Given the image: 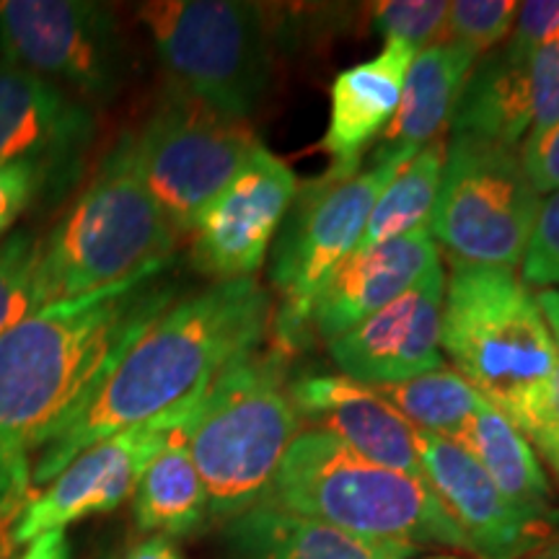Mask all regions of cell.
<instances>
[{
  "label": "cell",
  "instance_id": "6da1fadb",
  "mask_svg": "<svg viewBox=\"0 0 559 559\" xmlns=\"http://www.w3.org/2000/svg\"><path fill=\"white\" fill-rule=\"evenodd\" d=\"M158 275L47 306L0 337V515L19 513L32 487L34 456L86 407L138 334L171 306L174 288Z\"/></svg>",
  "mask_w": 559,
  "mask_h": 559
},
{
  "label": "cell",
  "instance_id": "7a4b0ae2",
  "mask_svg": "<svg viewBox=\"0 0 559 559\" xmlns=\"http://www.w3.org/2000/svg\"><path fill=\"white\" fill-rule=\"evenodd\" d=\"M275 300L257 277L223 280L171 304L124 349L79 415L37 453L32 485H47L104 438L177 415L243 355L262 347Z\"/></svg>",
  "mask_w": 559,
  "mask_h": 559
},
{
  "label": "cell",
  "instance_id": "3957f363",
  "mask_svg": "<svg viewBox=\"0 0 559 559\" xmlns=\"http://www.w3.org/2000/svg\"><path fill=\"white\" fill-rule=\"evenodd\" d=\"M440 347L485 400L519 428L559 481L557 342L536 293L515 270L453 264Z\"/></svg>",
  "mask_w": 559,
  "mask_h": 559
},
{
  "label": "cell",
  "instance_id": "277c9868",
  "mask_svg": "<svg viewBox=\"0 0 559 559\" xmlns=\"http://www.w3.org/2000/svg\"><path fill=\"white\" fill-rule=\"evenodd\" d=\"M177 241L179 234L140 174L135 132H122L62 221L41 239L39 311L158 275Z\"/></svg>",
  "mask_w": 559,
  "mask_h": 559
},
{
  "label": "cell",
  "instance_id": "5b68a950",
  "mask_svg": "<svg viewBox=\"0 0 559 559\" xmlns=\"http://www.w3.org/2000/svg\"><path fill=\"white\" fill-rule=\"evenodd\" d=\"M290 355L257 347L210 386L187 445L207 495L210 521H234L267 495L304 419L290 400Z\"/></svg>",
  "mask_w": 559,
  "mask_h": 559
},
{
  "label": "cell",
  "instance_id": "8992f818",
  "mask_svg": "<svg viewBox=\"0 0 559 559\" xmlns=\"http://www.w3.org/2000/svg\"><path fill=\"white\" fill-rule=\"evenodd\" d=\"M260 506L366 539L469 551L464 534L423 477L373 464L313 428H304L293 440Z\"/></svg>",
  "mask_w": 559,
  "mask_h": 559
},
{
  "label": "cell",
  "instance_id": "52a82bcc",
  "mask_svg": "<svg viewBox=\"0 0 559 559\" xmlns=\"http://www.w3.org/2000/svg\"><path fill=\"white\" fill-rule=\"evenodd\" d=\"M169 86L247 120L272 81L267 13L241 0H153L138 5Z\"/></svg>",
  "mask_w": 559,
  "mask_h": 559
},
{
  "label": "cell",
  "instance_id": "ba28073f",
  "mask_svg": "<svg viewBox=\"0 0 559 559\" xmlns=\"http://www.w3.org/2000/svg\"><path fill=\"white\" fill-rule=\"evenodd\" d=\"M542 200L521 151L451 132L430 236L453 264L519 270Z\"/></svg>",
  "mask_w": 559,
  "mask_h": 559
},
{
  "label": "cell",
  "instance_id": "9c48e42d",
  "mask_svg": "<svg viewBox=\"0 0 559 559\" xmlns=\"http://www.w3.org/2000/svg\"><path fill=\"white\" fill-rule=\"evenodd\" d=\"M402 164H368L347 179H313L296 194L272 247L270 285L277 304L272 311L275 345L293 355L309 337V313L321 288L358 249L370 207Z\"/></svg>",
  "mask_w": 559,
  "mask_h": 559
},
{
  "label": "cell",
  "instance_id": "30bf717a",
  "mask_svg": "<svg viewBox=\"0 0 559 559\" xmlns=\"http://www.w3.org/2000/svg\"><path fill=\"white\" fill-rule=\"evenodd\" d=\"M257 145L260 138L247 120L223 115L169 83L135 132L145 187L179 236L190 234Z\"/></svg>",
  "mask_w": 559,
  "mask_h": 559
},
{
  "label": "cell",
  "instance_id": "8fae6325",
  "mask_svg": "<svg viewBox=\"0 0 559 559\" xmlns=\"http://www.w3.org/2000/svg\"><path fill=\"white\" fill-rule=\"evenodd\" d=\"M0 52L83 104H109L128 81L115 11L91 0H0Z\"/></svg>",
  "mask_w": 559,
  "mask_h": 559
},
{
  "label": "cell",
  "instance_id": "7c38bea8",
  "mask_svg": "<svg viewBox=\"0 0 559 559\" xmlns=\"http://www.w3.org/2000/svg\"><path fill=\"white\" fill-rule=\"evenodd\" d=\"M198 407L200 404H194L177 415L122 430L81 451L47 489L26 498L19 508L11 526V542L32 544L41 534L66 531L70 523L120 508L130 495H135L138 481L151 461L181 425L190 423Z\"/></svg>",
  "mask_w": 559,
  "mask_h": 559
},
{
  "label": "cell",
  "instance_id": "4fadbf2b",
  "mask_svg": "<svg viewBox=\"0 0 559 559\" xmlns=\"http://www.w3.org/2000/svg\"><path fill=\"white\" fill-rule=\"evenodd\" d=\"M298 194L296 174L260 143L241 171L210 200L190 230L194 270L223 280L257 277Z\"/></svg>",
  "mask_w": 559,
  "mask_h": 559
},
{
  "label": "cell",
  "instance_id": "5bb4252c",
  "mask_svg": "<svg viewBox=\"0 0 559 559\" xmlns=\"http://www.w3.org/2000/svg\"><path fill=\"white\" fill-rule=\"evenodd\" d=\"M94 138L88 104L0 60V164L37 166L47 194H66L81 179Z\"/></svg>",
  "mask_w": 559,
  "mask_h": 559
},
{
  "label": "cell",
  "instance_id": "9a60e30c",
  "mask_svg": "<svg viewBox=\"0 0 559 559\" xmlns=\"http://www.w3.org/2000/svg\"><path fill=\"white\" fill-rule=\"evenodd\" d=\"M443 300L445 272L438 262L400 298L326 342L340 373L366 386H386L443 366Z\"/></svg>",
  "mask_w": 559,
  "mask_h": 559
},
{
  "label": "cell",
  "instance_id": "2e32d148",
  "mask_svg": "<svg viewBox=\"0 0 559 559\" xmlns=\"http://www.w3.org/2000/svg\"><path fill=\"white\" fill-rule=\"evenodd\" d=\"M417 453L423 479L477 559H523L555 536L559 521L531 515L508 500L453 440L417 430Z\"/></svg>",
  "mask_w": 559,
  "mask_h": 559
},
{
  "label": "cell",
  "instance_id": "e0dca14e",
  "mask_svg": "<svg viewBox=\"0 0 559 559\" xmlns=\"http://www.w3.org/2000/svg\"><path fill=\"white\" fill-rule=\"evenodd\" d=\"M288 389L293 407L313 430L337 438L373 464L423 477L417 430L373 386L342 373H304L290 379Z\"/></svg>",
  "mask_w": 559,
  "mask_h": 559
},
{
  "label": "cell",
  "instance_id": "ac0fdd59",
  "mask_svg": "<svg viewBox=\"0 0 559 559\" xmlns=\"http://www.w3.org/2000/svg\"><path fill=\"white\" fill-rule=\"evenodd\" d=\"M415 50L404 41H383V50L366 62L345 68L330 86V120L317 151L330 158L326 181L360 171L366 151L394 120Z\"/></svg>",
  "mask_w": 559,
  "mask_h": 559
},
{
  "label": "cell",
  "instance_id": "d6986e66",
  "mask_svg": "<svg viewBox=\"0 0 559 559\" xmlns=\"http://www.w3.org/2000/svg\"><path fill=\"white\" fill-rule=\"evenodd\" d=\"M438 262V243L430 230L353 251L313 300L309 334H319L324 342L337 340L400 298Z\"/></svg>",
  "mask_w": 559,
  "mask_h": 559
},
{
  "label": "cell",
  "instance_id": "ffe728a7",
  "mask_svg": "<svg viewBox=\"0 0 559 559\" xmlns=\"http://www.w3.org/2000/svg\"><path fill=\"white\" fill-rule=\"evenodd\" d=\"M477 60V55L451 41L419 50L407 70L394 120L383 132L370 164H404L419 148L443 138L440 132L451 128L459 96Z\"/></svg>",
  "mask_w": 559,
  "mask_h": 559
},
{
  "label": "cell",
  "instance_id": "44dd1931",
  "mask_svg": "<svg viewBox=\"0 0 559 559\" xmlns=\"http://www.w3.org/2000/svg\"><path fill=\"white\" fill-rule=\"evenodd\" d=\"M236 559H412L417 547L404 542L366 539L306 515L257 506L226 523Z\"/></svg>",
  "mask_w": 559,
  "mask_h": 559
},
{
  "label": "cell",
  "instance_id": "7402d4cb",
  "mask_svg": "<svg viewBox=\"0 0 559 559\" xmlns=\"http://www.w3.org/2000/svg\"><path fill=\"white\" fill-rule=\"evenodd\" d=\"M449 440L477 461L508 500L531 515L559 521V513L551 506L555 495L542 459L536 456L526 436L498 407L481 402V407Z\"/></svg>",
  "mask_w": 559,
  "mask_h": 559
},
{
  "label": "cell",
  "instance_id": "603a6c76",
  "mask_svg": "<svg viewBox=\"0 0 559 559\" xmlns=\"http://www.w3.org/2000/svg\"><path fill=\"white\" fill-rule=\"evenodd\" d=\"M531 128H534V94H531L528 60H510L500 47L481 55L459 96L451 132H466L521 151Z\"/></svg>",
  "mask_w": 559,
  "mask_h": 559
},
{
  "label": "cell",
  "instance_id": "cb8c5ba5",
  "mask_svg": "<svg viewBox=\"0 0 559 559\" xmlns=\"http://www.w3.org/2000/svg\"><path fill=\"white\" fill-rule=\"evenodd\" d=\"M187 425L158 451L132 495L138 528L153 536H187L207 521V495L187 445Z\"/></svg>",
  "mask_w": 559,
  "mask_h": 559
},
{
  "label": "cell",
  "instance_id": "d4e9b609",
  "mask_svg": "<svg viewBox=\"0 0 559 559\" xmlns=\"http://www.w3.org/2000/svg\"><path fill=\"white\" fill-rule=\"evenodd\" d=\"M445 145H449L445 138L432 140L394 171L370 207L358 249L402 239L415 230H430L440 179H443Z\"/></svg>",
  "mask_w": 559,
  "mask_h": 559
},
{
  "label": "cell",
  "instance_id": "484cf974",
  "mask_svg": "<svg viewBox=\"0 0 559 559\" xmlns=\"http://www.w3.org/2000/svg\"><path fill=\"white\" fill-rule=\"evenodd\" d=\"M412 428L451 438L487 402L459 370L440 366L409 381L373 386Z\"/></svg>",
  "mask_w": 559,
  "mask_h": 559
},
{
  "label": "cell",
  "instance_id": "4316f807",
  "mask_svg": "<svg viewBox=\"0 0 559 559\" xmlns=\"http://www.w3.org/2000/svg\"><path fill=\"white\" fill-rule=\"evenodd\" d=\"M41 239L16 230L0 241V337L39 311L37 272Z\"/></svg>",
  "mask_w": 559,
  "mask_h": 559
},
{
  "label": "cell",
  "instance_id": "83f0119b",
  "mask_svg": "<svg viewBox=\"0 0 559 559\" xmlns=\"http://www.w3.org/2000/svg\"><path fill=\"white\" fill-rule=\"evenodd\" d=\"M515 16L519 3L513 0H453L440 41H451L481 58L506 45Z\"/></svg>",
  "mask_w": 559,
  "mask_h": 559
},
{
  "label": "cell",
  "instance_id": "f1b7e54d",
  "mask_svg": "<svg viewBox=\"0 0 559 559\" xmlns=\"http://www.w3.org/2000/svg\"><path fill=\"white\" fill-rule=\"evenodd\" d=\"M370 21L383 41H404L419 52L443 39L445 0H381L368 5Z\"/></svg>",
  "mask_w": 559,
  "mask_h": 559
},
{
  "label": "cell",
  "instance_id": "f546056e",
  "mask_svg": "<svg viewBox=\"0 0 559 559\" xmlns=\"http://www.w3.org/2000/svg\"><path fill=\"white\" fill-rule=\"evenodd\" d=\"M521 280L528 288H559V190L542 200L534 236L521 262Z\"/></svg>",
  "mask_w": 559,
  "mask_h": 559
},
{
  "label": "cell",
  "instance_id": "4dcf8cb0",
  "mask_svg": "<svg viewBox=\"0 0 559 559\" xmlns=\"http://www.w3.org/2000/svg\"><path fill=\"white\" fill-rule=\"evenodd\" d=\"M559 37V0H528L519 3L513 32L500 47L510 60L526 62L539 47Z\"/></svg>",
  "mask_w": 559,
  "mask_h": 559
},
{
  "label": "cell",
  "instance_id": "1f68e13d",
  "mask_svg": "<svg viewBox=\"0 0 559 559\" xmlns=\"http://www.w3.org/2000/svg\"><path fill=\"white\" fill-rule=\"evenodd\" d=\"M528 75L534 94V128L528 138H536L559 122V37L531 55Z\"/></svg>",
  "mask_w": 559,
  "mask_h": 559
},
{
  "label": "cell",
  "instance_id": "d6a6232c",
  "mask_svg": "<svg viewBox=\"0 0 559 559\" xmlns=\"http://www.w3.org/2000/svg\"><path fill=\"white\" fill-rule=\"evenodd\" d=\"M45 190V177L37 166L24 164V160L0 164V241L9 236L21 213Z\"/></svg>",
  "mask_w": 559,
  "mask_h": 559
},
{
  "label": "cell",
  "instance_id": "836d02e7",
  "mask_svg": "<svg viewBox=\"0 0 559 559\" xmlns=\"http://www.w3.org/2000/svg\"><path fill=\"white\" fill-rule=\"evenodd\" d=\"M521 160L534 190L547 198L559 190V122L542 135L528 138L521 145Z\"/></svg>",
  "mask_w": 559,
  "mask_h": 559
},
{
  "label": "cell",
  "instance_id": "e575fe53",
  "mask_svg": "<svg viewBox=\"0 0 559 559\" xmlns=\"http://www.w3.org/2000/svg\"><path fill=\"white\" fill-rule=\"evenodd\" d=\"M21 559H70L68 539L62 531H50V534H41L39 539L29 544V549L24 551Z\"/></svg>",
  "mask_w": 559,
  "mask_h": 559
},
{
  "label": "cell",
  "instance_id": "d590c367",
  "mask_svg": "<svg viewBox=\"0 0 559 559\" xmlns=\"http://www.w3.org/2000/svg\"><path fill=\"white\" fill-rule=\"evenodd\" d=\"M128 559H185L169 536H148L130 549Z\"/></svg>",
  "mask_w": 559,
  "mask_h": 559
},
{
  "label": "cell",
  "instance_id": "8d00e7d4",
  "mask_svg": "<svg viewBox=\"0 0 559 559\" xmlns=\"http://www.w3.org/2000/svg\"><path fill=\"white\" fill-rule=\"evenodd\" d=\"M536 304H539L544 319H547L551 337H555L557 349H559V288L539 290L536 293Z\"/></svg>",
  "mask_w": 559,
  "mask_h": 559
},
{
  "label": "cell",
  "instance_id": "74e56055",
  "mask_svg": "<svg viewBox=\"0 0 559 559\" xmlns=\"http://www.w3.org/2000/svg\"><path fill=\"white\" fill-rule=\"evenodd\" d=\"M523 559H559V534L549 536L542 547H536L531 555H526Z\"/></svg>",
  "mask_w": 559,
  "mask_h": 559
},
{
  "label": "cell",
  "instance_id": "f35d334b",
  "mask_svg": "<svg viewBox=\"0 0 559 559\" xmlns=\"http://www.w3.org/2000/svg\"><path fill=\"white\" fill-rule=\"evenodd\" d=\"M555 419L559 425V362H557V376H555Z\"/></svg>",
  "mask_w": 559,
  "mask_h": 559
},
{
  "label": "cell",
  "instance_id": "ab89813d",
  "mask_svg": "<svg viewBox=\"0 0 559 559\" xmlns=\"http://www.w3.org/2000/svg\"><path fill=\"white\" fill-rule=\"evenodd\" d=\"M428 559H464V557H453V555H440V557H428Z\"/></svg>",
  "mask_w": 559,
  "mask_h": 559
}]
</instances>
